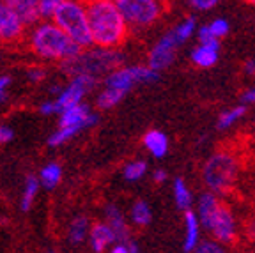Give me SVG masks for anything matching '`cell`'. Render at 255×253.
<instances>
[{
    "label": "cell",
    "mask_w": 255,
    "mask_h": 253,
    "mask_svg": "<svg viewBox=\"0 0 255 253\" xmlns=\"http://www.w3.org/2000/svg\"><path fill=\"white\" fill-rule=\"evenodd\" d=\"M247 232L252 239H255V220H252V222L247 225Z\"/></svg>",
    "instance_id": "cell-41"
},
{
    "label": "cell",
    "mask_w": 255,
    "mask_h": 253,
    "mask_svg": "<svg viewBox=\"0 0 255 253\" xmlns=\"http://www.w3.org/2000/svg\"><path fill=\"white\" fill-rule=\"evenodd\" d=\"M87 2H89V0H87Z\"/></svg>",
    "instance_id": "cell-44"
},
{
    "label": "cell",
    "mask_w": 255,
    "mask_h": 253,
    "mask_svg": "<svg viewBox=\"0 0 255 253\" xmlns=\"http://www.w3.org/2000/svg\"><path fill=\"white\" fill-rule=\"evenodd\" d=\"M9 87H11V76L9 75H0V105L5 103L9 94Z\"/></svg>",
    "instance_id": "cell-36"
},
{
    "label": "cell",
    "mask_w": 255,
    "mask_h": 253,
    "mask_svg": "<svg viewBox=\"0 0 255 253\" xmlns=\"http://www.w3.org/2000/svg\"><path fill=\"white\" fill-rule=\"evenodd\" d=\"M243 71L248 76H255V59H247L243 64Z\"/></svg>",
    "instance_id": "cell-40"
},
{
    "label": "cell",
    "mask_w": 255,
    "mask_h": 253,
    "mask_svg": "<svg viewBox=\"0 0 255 253\" xmlns=\"http://www.w3.org/2000/svg\"><path fill=\"white\" fill-rule=\"evenodd\" d=\"M239 172H241V163L232 150H216L204 163L202 181L207 190L222 197L234 190Z\"/></svg>",
    "instance_id": "cell-5"
},
{
    "label": "cell",
    "mask_w": 255,
    "mask_h": 253,
    "mask_svg": "<svg viewBox=\"0 0 255 253\" xmlns=\"http://www.w3.org/2000/svg\"><path fill=\"white\" fill-rule=\"evenodd\" d=\"M129 30H143L163 16V0H116Z\"/></svg>",
    "instance_id": "cell-7"
},
{
    "label": "cell",
    "mask_w": 255,
    "mask_h": 253,
    "mask_svg": "<svg viewBox=\"0 0 255 253\" xmlns=\"http://www.w3.org/2000/svg\"><path fill=\"white\" fill-rule=\"evenodd\" d=\"M39 190H41L39 179H37L36 175H27L25 184H23V191H21V200H20V209L23 211V213L32 209L37 195H39Z\"/></svg>",
    "instance_id": "cell-25"
},
{
    "label": "cell",
    "mask_w": 255,
    "mask_h": 253,
    "mask_svg": "<svg viewBox=\"0 0 255 253\" xmlns=\"http://www.w3.org/2000/svg\"><path fill=\"white\" fill-rule=\"evenodd\" d=\"M179 48L181 43L177 41V37H175V34L170 28V30L165 32L163 36L152 44V48L149 50V55H147V64L158 73L165 71V69H168L174 64Z\"/></svg>",
    "instance_id": "cell-9"
},
{
    "label": "cell",
    "mask_w": 255,
    "mask_h": 253,
    "mask_svg": "<svg viewBox=\"0 0 255 253\" xmlns=\"http://www.w3.org/2000/svg\"><path fill=\"white\" fill-rule=\"evenodd\" d=\"M14 138V129L7 124H0V145H5Z\"/></svg>",
    "instance_id": "cell-37"
},
{
    "label": "cell",
    "mask_w": 255,
    "mask_h": 253,
    "mask_svg": "<svg viewBox=\"0 0 255 253\" xmlns=\"http://www.w3.org/2000/svg\"><path fill=\"white\" fill-rule=\"evenodd\" d=\"M112 253H136L138 252V245H136L135 239H129V241H117L110 246Z\"/></svg>",
    "instance_id": "cell-31"
},
{
    "label": "cell",
    "mask_w": 255,
    "mask_h": 253,
    "mask_svg": "<svg viewBox=\"0 0 255 253\" xmlns=\"http://www.w3.org/2000/svg\"><path fill=\"white\" fill-rule=\"evenodd\" d=\"M27 43L37 59L55 64L66 62L82 50L52 18H41L39 21L30 25Z\"/></svg>",
    "instance_id": "cell-1"
},
{
    "label": "cell",
    "mask_w": 255,
    "mask_h": 253,
    "mask_svg": "<svg viewBox=\"0 0 255 253\" xmlns=\"http://www.w3.org/2000/svg\"><path fill=\"white\" fill-rule=\"evenodd\" d=\"M247 115V105H238V107H232L223 110L222 114L218 115V121H216V127L218 131H227L231 127H234L239 121L243 119Z\"/></svg>",
    "instance_id": "cell-23"
},
{
    "label": "cell",
    "mask_w": 255,
    "mask_h": 253,
    "mask_svg": "<svg viewBox=\"0 0 255 253\" xmlns=\"http://www.w3.org/2000/svg\"><path fill=\"white\" fill-rule=\"evenodd\" d=\"M60 110H62V107H60L59 103H57V99L52 98V99H46V101H43V103L39 105V114L41 115H59Z\"/></svg>",
    "instance_id": "cell-34"
},
{
    "label": "cell",
    "mask_w": 255,
    "mask_h": 253,
    "mask_svg": "<svg viewBox=\"0 0 255 253\" xmlns=\"http://www.w3.org/2000/svg\"><path fill=\"white\" fill-rule=\"evenodd\" d=\"M124 55L119 48H103V46H87L82 48L75 57L62 62V71L68 76L73 75H89L98 80H103L112 69L123 64Z\"/></svg>",
    "instance_id": "cell-4"
},
{
    "label": "cell",
    "mask_w": 255,
    "mask_h": 253,
    "mask_svg": "<svg viewBox=\"0 0 255 253\" xmlns=\"http://www.w3.org/2000/svg\"><path fill=\"white\" fill-rule=\"evenodd\" d=\"M25 76H27L28 82L32 83H41L44 82L46 78V69L41 66H32V67H27V71H25Z\"/></svg>",
    "instance_id": "cell-35"
},
{
    "label": "cell",
    "mask_w": 255,
    "mask_h": 253,
    "mask_svg": "<svg viewBox=\"0 0 255 253\" xmlns=\"http://www.w3.org/2000/svg\"><path fill=\"white\" fill-rule=\"evenodd\" d=\"M200 239H202V227H200L199 216L193 209H186L184 211L183 250L184 252H195Z\"/></svg>",
    "instance_id": "cell-17"
},
{
    "label": "cell",
    "mask_w": 255,
    "mask_h": 253,
    "mask_svg": "<svg viewBox=\"0 0 255 253\" xmlns=\"http://www.w3.org/2000/svg\"><path fill=\"white\" fill-rule=\"evenodd\" d=\"M172 197H174V202L177 209L181 211H186L191 209L193 206V193H191L190 186H188L184 179H174V184H172Z\"/></svg>",
    "instance_id": "cell-22"
},
{
    "label": "cell",
    "mask_w": 255,
    "mask_h": 253,
    "mask_svg": "<svg viewBox=\"0 0 255 253\" xmlns=\"http://www.w3.org/2000/svg\"><path fill=\"white\" fill-rule=\"evenodd\" d=\"M186 4L190 5L193 11L206 12V11L215 9L216 5L220 4V0H186Z\"/></svg>",
    "instance_id": "cell-32"
},
{
    "label": "cell",
    "mask_w": 255,
    "mask_h": 253,
    "mask_svg": "<svg viewBox=\"0 0 255 253\" xmlns=\"http://www.w3.org/2000/svg\"><path fill=\"white\" fill-rule=\"evenodd\" d=\"M62 175H64L62 166L57 161H50L41 166L37 179H39L41 188H44V190H55L60 184V181H62Z\"/></svg>",
    "instance_id": "cell-21"
},
{
    "label": "cell",
    "mask_w": 255,
    "mask_h": 253,
    "mask_svg": "<svg viewBox=\"0 0 255 253\" xmlns=\"http://www.w3.org/2000/svg\"><path fill=\"white\" fill-rule=\"evenodd\" d=\"M52 20L80 48L92 46V36L87 16V0H66L60 7L55 9Z\"/></svg>",
    "instance_id": "cell-6"
},
{
    "label": "cell",
    "mask_w": 255,
    "mask_h": 253,
    "mask_svg": "<svg viewBox=\"0 0 255 253\" xmlns=\"http://www.w3.org/2000/svg\"><path fill=\"white\" fill-rule=\"evenodd\" d=\"M64 2H66V0H39L41 16H43V18H52V14L55 12V9L60 7Z\"/></svg>",
    "instance_id": "cell-33"
},
{
    "label": "cell",
    "mask_w": 255,
    "mask_h": 253,
    "mask_svg": "<svg viewBox=\"0 0 255 253\" xmlns=\"http://www.w3.org/2000/svg\"><path fill=\"white\" fill-rule=\"evenodd\" d=\"M225 250V246L220 245L216 239L213 238H207V239H200L199 245H197L195 252L199 253H222Z\"/></svg>",
    "instance_id": "cell-30"
},
{
    "label": "cell",
    "mask_w": 255,
    "mask_h": 253,
    "mask_svg": "<svg viewBox=\"0 0 255 253\" xmlns=\"http://www.w3.org/2000/svg\"><path fill=\"white\" fill-rule=\"evenodd\" d=\"M100 85V80L89 75H73L69 76V82L62 85L60 92L55 96L57 103L60 107H69V105L82 103L91 92L96 91V87Z\"/></svg>",
    "instance_id": "cell-8"
},
{
    "label": "cell",
    "mask_w": 255,
    "mask_h": 253,
    "mask_svg": "<svg viewBox=\"0 0 255 253\" xmlns=\"http://www.w3.org/2000/svg\"><path fill=\"white\" fill-rule=\"evenodd\" d=\"M195 213L200 227L209 238L216 239L225 248L232 246L239 236V223L234 211L223 204L220 195L207 190L197 200Z\"/></svg>",
    "instance_id": "cell-3"
},
{
    "label": "cell",
    "mask_w": 255,
    "mask_h": 253,
    "mask_svg": "<svg viewBox=\"0 0 255 253\" xmlns=\"http://www.w3.org/2000/svg\"><path fill=\"white\" fill-rule=\"evenodd\" d=\"M76 134H80V131L76 127L71 126H59V129L53 131L50 136H48V145L50 147H62L69 142L71 138H75Z\"/></svg>",
    "instance_id": "cell-29"
},
{
    "label": "cell",
    "mask_w": 255,
    "mask_h": 253,
    "mask_svg": "<svg viewBox=\"0 0 255 253\" xmlns=\"http://www.w3.org/2000/svg\"><path fill=\"white\" fill-rule=\"evenodd\" d=\"M105 222L112 227V230H114V234H116V243L133 239L129 223H128L126 216H124L123 209H121L119 206H116V204H108V206L105 207Z\"/></svg>",
    "instance_id": "cell-15"
},
{
    "label": "cell",
    "mask_w": 255,
    "mask_h": 253,
    "mask_svg": "<svg viewBox=\"0 0 255 253\" xmlns=\"http://www.w3.org/2000/svg\"><path fill=\"white\" fill-rule=\"evenodd\" d=\"M91 220L84 214H78L69 222L68 225V243L71 246H82L87 243L89 230H91Z\"/></svg>",
    "instance_id": "cell-20"
},
{
    "label": "cell",
    "mask_w": 255,
    "mask_h": 253,
    "mask_svg": "<svg viewBox=\"0 0 255 253\" xmlns=\"http://www.w3.org/2000/svg\"><path fill=\"white\" fill-rule=\"evenodd\" d=\"M5 4H7L9 7L12 9V12L23 21L27 28L43 18V16H41L39 0H5Z\"/></svg>",
    "instance_id": "cell-16"
},
{
    "label": "cell",
    "mask_w": 255,
    "mask_h": 253,
    "mask_svg": "<svg viewBox=\"0 0 255 253\" xmlns=\"http://www.w3.org/2000/svg\"><path fill=\"white\" fill-rule=\"evenodd\" d=\"M60 89H62V85H60V83H53L52 87H50V92H52V96H53V98H55V96L59 94V92H60Z\"/></svg>",
    "instance_id": "cell-42"
},
{
    "label": "cell",
    "mask_w": 255,
    "mask_h": 253,
    "mask_svg": "<svg viewBox=\"0 0 255 253\" xmlns=\"http://www.w3.org/2000/svg\"><path fill=\"white\" fill-rule=\"evenodd\" d=\"M124 96H126L124 92L103 85V89L96 96V107L100 108V110H112V108H116L123 101Z\"/></svg>",
    "instance_id": "cell-26"
},
{
    "label": "cell",
    "mask_w": 255,
    "mask_h": 253,
    "mask_svg": "<svg viewBox=\"0 0 255 253\" xmlns=\"http://www.w3.org/2000/svg\"><path fill=\"white\" fill-rule=\"evenodd\" d=\"M129 222L135 227H147L152 220V209L147 202L138 198V200L133 202V206L129 207Z\"/></svg>",
    "instance_id": "cell-24"
},
{
    "label": "cell",
    "mask_w": 255,
    "mask_h": 253,
    "mask_svg": "<svg viewBox=\"0 0 255 253\" xmlns=\"http://www.w3.org/2000/svg\"><path fill=\"white\" fill-rule=\"evenodd\" d=\"M197 20L195 18H191V16H188V18H184V20H181L179 23L175 25L174 28H172V32L175 34V37H177V41H179L181 44H184L186 41H190L191 37L195 36L197 32Z\"/></svg>",
    "instance_id": "cell-28"
},
{
    "label": "cell",
    "mask_w": 255,
    "mask_h": 253,
    "mask_svg": "<svg viewBox=\"0 0 255 253\" xmlns=\"http://www.w3.org/2000/svg\"><path fill=\"white\" fill-rule=\"evenodd\" d=\"M87 243L92 252H98V253L107 252V250H110V246L116 243V234H114L112 227L108 225L107 222L92 223L91 230H89V236H87Z\"/></svg>",
    "instance_id": "cell-13"
},
{
    "label": "cell",
    "mask_w": 255,
    "mask_h": 253,
    "mask_svg": "<svg viewBox=\"0 0 255 253\" xmlns=\"http://www.w3.org/2000/svg\"><path fill=\"white\" fill-rule=\"evenodd\" d=\"M142 143H143V147H145V150H147L149 154H151L152 158H156V159L165 158V156H167V152H168L167 134H165L163 131H159V129L147 131V133L143 134Z\"/></svg>",
    "instance_id": "cell-18"
},
{
    "label": "cell",
    "mask_w": 255,
    "mask_h": 253,
    "mask_svg": "<svg viewBox=\"0 0 255 253\" xmlns=\"http://www.w3.org/2000/svg\"><path fill=\"white\" fill-rule=\"evenodd\" d=\"M136 83H138L136 66H123V64H121L119 67L112 69L103 78V85L116 89V91H121V92H124V94H128V92L131 91Z\"/></svg>",
    "instance_id": "cell-12"
},
{
    "label": "cell",
    "mask_w": 255,
    "mask_h": 253,
    "mask_svg": "<svg viewBox=\"0 0 255 253\" xmlns=\"http://www.w3.org/2000/svg\"><path fill=\"white\" fill-rule=\"evenodd\" d=\"M87 16L92 44L103 48H121L128 39L129 27L121 14L116 0H89Z\"/></svg>",
    "instance_id": "cell-2"
},
{
    "label": "cell",
    "mask_w": 255,
    "mask_h": 253,
    "mask_svg": "<svg viewBox=\"0 0 255 253\" xmlns=\"http://www.w3.org/2000/svg\"><path fill=\"white\" fill-rule=\"evenodd\" d=\"M98 124V114L87 103H75L64 107L59 114V126H71L82 133Z\"/></svg>",
    "instance_id": "cell-10"
},
{
    "label": "cell",
    "mask_w": 255,
    "mask_h": 253,
    "mask_svg": "<svg viewBox=\"0 0 255 253\" xmlns=\"http://www.w3.org/2000/svg\"><path fill=\"white\" fill-rule=\"evenodd\" d=\"M220 59V41H199L191 50V62L200 69H209L216 66Z\"/></svg>",
    "instance_id": "cell-14"
},
{
    "label": "cell",
    "mask_w": 255,
    "mask_h": 253,
    "mask_svg": "<svg viewBox=\"0 0 255 253\" xmlns=\"http://www.w3.org/2000/svg\"><path fill=\"white\" fill-rule=\"evenodd\" d=\"M241 101H243V105H247V107L248 105H255V83L241 94Z\"/></svg>",
    "instance_id": "cell-38"
},
{
    "label": "cell",
    "mask_w": 255,
    "mask_h": 253,
    "mask_svg": "<svg viewBox=\"0 0 255 253\" xmlns=\"http://www.w3.org/2000/svg\"><path fill=\"white\" fill-rule=\"evenodd\" d=\"M147 172H149L147 161H143V159H131V161L126 163V166H124L123 175L126 181L136 182V181H140V179L145 177Z\"/></svg>",
    "instance_id": "cell-27"
},
{
    "label": "cell",
    "mask_w": 255,
    "mask_h": 253,
    "mask_svg": "<svg viewBox=\"0 0 255 253\" xmlns=\"http://www.w3.org/2000/svg\"><path fill=\"white\" fill-rule=\"evenodd\" d=\"M152 181L156 182V184H163V182L168 181V174L167 170H163V168H158V170L152 172Z\"/></svg>",
    "instance_id": "cell-39"
},
{
    "label": "cell",
    "mask_w": 255,
    "mask_h": 253,
    "mask_svg": "<svg viewBox=\"0 0 255 253\" xmlns=\"http://www.w3.org/2000/svg\"><path fill=\"white\" fill-rule=\"evenodd\" d=\"M231 30V23L225 18H215L209 23L197 27L195 36L199 41H220L225 37Z\"/></svg>",
    "instance_id": "cell-19"
},
{
    "label": "cell",
    "mask_w": 255,
    "mask_h": 253,
    "mask_svg": "<svg viewBox=\"0 0 255 253\" xmlns=\"http://www.w3.org/2000/svg\"><path fill=\"white\" fill-rule=\"evenodd\" d=\"M25 30L23 21L12 12L5 0H0V43H16L25 36Z\"/></svg>",
    "instance_id": "cell-11"
},
{
    "label": "cell",
    "mask_w": 255,
    "mask_h": 253,
    "mask_svg": "<svg viewBox=\"0 0 255 253\" xmlns=\"http://www.w3.org/2000/svg\"><path fill=\"white\" fill-rule=\"evenodd\" d=\"M248 2H250V4H254V5H255V0H248Z\"/></svg>",
    "instance_id": "cell-43"
}]
</instances>
